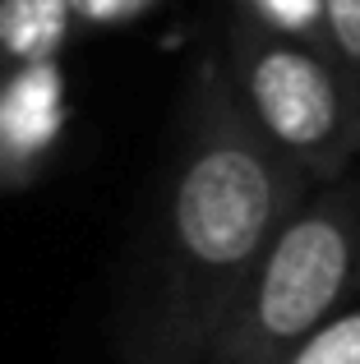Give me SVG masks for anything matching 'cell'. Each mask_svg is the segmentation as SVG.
Instances as JSON below:
<instances>
[{"mask_svg": "<svg viewBox=\"0 0 360 364\" xmlns=\"http://www.w3.org/2000/svg\"><path fill=\"white\" fill-rule=\"evenodd\" d=\"M309 180L254 129L222 70L198 83L162 213V300L153 341L166 364L203 360L240 286Z\"/></svg>", "mask_w": 360, "mask_h": 364, "instance_id": "1", "label": "cell"}, {"mask_svg": "<svg viewBox=\"0 0 360 364\" xmlns=\"http://www.w3.org/2000/svg\"><path fill=\"white\" fill-rule=\"evenodd\" d=\"M360 180L314 189L287 217L222 318L203 364H282L356 295Z\"/></svg>", "mask_w": 360, "mask_h": 364, "instance_id": "2", "label": "cell"}, {"mask_svg": "<svg viewBox=\"0 0 360 364\" xmlns=\"http://www.w3.org/2000/svg\"><path fill=\"white\" fill-rule=\"evenodd\" d=\"M226 79L254 129L309 185L346 180L360 152V83L328 46L245 18L231 42Z\"/></svg>", "mask_w": 360, "mask_h": 364, "instance_id": "3", "label": "cell"}, {"mask_svg": "<svg viewBox=\"0 0 360 364\" xmlns=\"http://www.w3.org/2000/svg\"><path fill=\"white\" fill-rule=\"evenodd\" d=\"M65 124V79L55 60L14 65L0 79V185L23 180Z\"/></svg>", "mask_w": 360, "mask_h": 364, "instance_id": "4", "label": "cell"}, {"mask_svg": "<svg viewBox=\"0 0 360 364\" xmlns=\"http://www.w3.org/2000/svg\"><path fill=\"white\" fill-rule=\"evenodd\" d=\"M74 23V0H0V55L9 65L55 60Z\"/></svg>", "mask_w": 360, "mask_h": 364, "instance_id": "5", "label": "cell"}, {"mask_svg": "<svg viewBox=\"0 0 360 364\" xmlns=\"http://www.w3.org/2000/svg\"><path fill=\"white\" fill-rule=\"evenodd\" d=\"M282 364H360V300L337 309L319 332H309Z\"/></svg>", "mask_w": 360, "mask_h": 364, "instance_id": "6", "label": "cell"}, {"mask_svg": "<svg viewBox=\"0 0 360 364\" xmlns=\"http://www.w3.org/2000/svg\"><path fill=\"white\" fill-rule=\"evenodd\" d=\"M250 23L272 28L282 37H300V42L328 46V28H324V0H240ZM333 51V46H328Z\"/></svg>", "mask_w": 360, "mask_h": 364, "instance_id": "7", "label": "cell"}, {"mask_svg": "<svg viewBox=\"0 0 360 364\" xmlns=\"http://www.w3.org/2000/svg\"><path fill=\"white\" fill-rule=\"evenodd\" d=\"M324 28L333 55L360 83V0H324Z\"/></svg>", "mask_w": 360, "mask_h": 364, "instance_id": "8", "label": "cell"}, {"mask_svg": "<svg viewBox=\"0 0 360 364\" xmlns=\"http://www.w3.org/2000/svg\"><path fill=\"white\" fill-rule=\"evenodd\" d=\"M153 0H74V18L83 23H120V18H134Z\"/></svg>", "mask_w": 360, "mask_h": 364, "instance_id": "9", "label": "cell"}, {"mask_svg": "<svg viewBox=\"0 0 360 364\" xmlns=\"http://www.w3.org/2000/svg\"><path fill=\"white\" fill-rule=\"evenodd\" d=\"M356 300H360V222H356Z\"/></svg>", "mask_w": 360, "mask_h": 364, "instance_id": "10", "label": "cell"}]
</instances>
